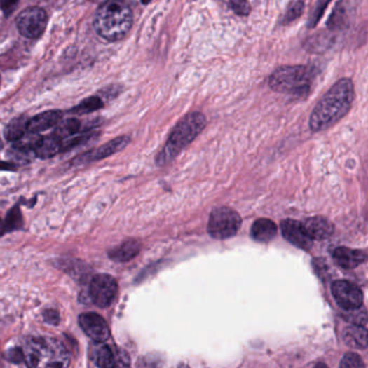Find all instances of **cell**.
Segmentation results:
<instances>
[{
	"mask_svg": "<svg viewBox=\"0 0 368 368\" xmlns=\"http://www.w3.org/2000/svg\"><path fill=\"white\" fill-rule=\"evenodd\" d=\"M354 101V86L350 78H343L320 100L310 117L312 132H321L335 125L347 115Z\"/></svg>",
	"mask_w": 368,
	"mask_h": 368,
	"instance_id": "cell-1",
	"label": "cell"
},
{
	"mask_svg": "<svg viewBox=\"0 0 368 368\" xmlns=\"http://www.w3.org/2000/svg\"><path fill=\"white\" fill-rule=\"evenodd\" d=\"M133 24V15L125 0H107L102 4L95 15L94 26L100 36L108 41L125 37Z\"/></svg>",
	"mask_w": 368,
	"mask_h": 368,
	"instance_id": "cell-2",
	"label": "cell"
},
{
	"mask_svg": "<svg viewBox=\"0 0 368 368\" xmlns=\"http://www.w3.org/2000/svg\"><path fill=\"white\" fill-rule=\"evenodd\" d=\"M207 125V118L201 113H191L186 116L174 128L165 147L158 155L157 165H165L177 157Z\"/></svg>",
	"mask_w": 368,
	"mask_h": 368,
	"instance_id": "cell-3",
	"label": "cell"
},
{
	"mask_svg": "<svg viewBox=\"0 0 368 368\" xmlns=\"http://www.w3.org/2000/svg\"><path fill=\"white\" fill-rule=\"evenodd\" d=\"M24 362L29 367H66L69 365L67 350L59 340L33 338L23 348Z\"/></svg>",
	"mask_w": 368,
	"mask_h": 368,
	"instance_id": "cell-4",
	"label": "cell"
},
{
	"mask_svg": "<svg viewBox=\"0 0 368 368\" xmlns=\"http://www.w3.org/2000/svg\"><path fill=\"white\" fill-rule=\"evenodd\" d=\"M312 79L313 75L307 66H281L270 76L269 87L279 93L304 97L309 93Z\"/></svg>",
	"mask_w": 368,
	"mask_h": 368,
	"instance_id": "cell-5",
	"label": "cell"
},
{
	"mask_svg": "<svg viewBox=\"0 0 368 368\" xmlns=\"http://www.w3.org/2000/svg\"><path fill=\"white\" fill-rule=\"evenodd\" d=\"M242 225L239 213L230 207H217L210 215L207 231L214 239L226 240L235 237Z\"/></svg>",
	"mask_w": 368,
	"mask_h": 368,
	"instance_id": "cell-6",
	"label": "cell"
},
{
	"mask_svg": "<svg viewBox=\"0 0 368 368\" xmlns=\"http://www.w3.org/2000/svg\"><path fill=\"white\" fill-rule=\"evenodd\" d=\"M48 23L47 13L39 7H29L23 10L17 19L18 29L24 37H40L45 32Z\"/></svg>",
	"mask_w": 368,
	"mask_h": 368,
	"instance_id": "cell-7",
	"label": "cell"
},
{
	"mask_svg": "<svg viewBox=\"0 0 368 368\" xmlns=\"http://www.w3.org/2000/svg\"><path fill=\"white\" fill-rule=\"evenodd\" d=\"M117 292V282L111 275H94L90 281V299L97 307H109L115 299Z\"/></svg>",
	"mask_w": 368,
	"mask_h": 368,
	"instance_id": "cell-8",
	"label": "cell"
},
{
	"mask_svg": "<svg viewBox=\"0 0 368 368\" xmlns=\"http://www.w3.org/2000/svg\"><path fill=\"white\" fill-rule=\"evenodd\" d=\"M332 293L336 303L343 310H354L363 305V293L359 286L352 282L339 280L332 285Z\"/></svg>",
	"mask_w": 368,
	"mask_h": 368,
	"instance_id": "cell-9",
	"label": "cell"
},
{
	"mask_svg": "<svg viewBox=\"0 0 368 368\" xmlns=\"http://www.w3.org/2000/svg\"><path fill=\"white\" fill-rule=\"evenodd\" d=\"M80 327L95 343H105L111 331L105 320L95 312H85L78 318Z\"/></svg>",
	"mask_w": 368,
	"mask_h": 368,
	"instance_id": "cell-10",
	"label": "cell"
},
{
	"mask_svg": "<svg viewBox=\"0 0 368 368\" xmlns=\"http://www.w3.org/2000/svg\"><path fill=\"white\" fill-rule=\"evenodd\" d=\"M281 231L287 241L304 251H309L313 245V241L308 237L301 222L285 219L281 223Z\"/></svg>",
	"mask_w": 368,
	"mask_h": 368,
	"instance_id": "cell-11",
	"label": "cell"
},
{
	"mask_svg": "<svg viewBox=\"0 0 368 368\" xmlns=\"http://www.w3.org/2000/svg\"><path fill=\"white\" fill-rule=\"evenodd\" d=\"M97 346V350L94 352L95 363L99 367L111 368L115 366H129L130 357L125 350H116L114 351L113 348L109 346L103 345Z\"/></svg>",
	"mask_w": 368,
	"mask_h": 368,
	"instance_id": "cell-12",
	"label": "cell"
},
{
	"mask_svg": "<svg viewBox=\"0 0 368 368\" xmlns=\"http://www.w3.org/2000/svg\"><path fill=\"white\" fill-rule=\"evenodd\" d=\"M129 143V136H120V137H117L113 141L108 142L107 144L101 146L97 149H94V151L77 158L75 160L76 163L80 165L83 162L99 161V160L105 159V158L109 157L114 154L119 153L122 149H125Z\"/></svg>",
	"mask_w": 368,
	"mask_h": 368,
	"instance_id": "cell-13",
	"label": "cell"
},
{
	"mask_svg": "<svg viewBox=\"0 0 368 368\" xmlns=\"http://www.w3.org/2000/svg\"><path fill=\"white\" fill-rule=\"evenodd\" d=\"M301 224H303L306 233L312 241L327 239L334 233L333 224L329 218L323 217V216H313V217L307 218Z\"/></svg>",
	"mask_w": 368,
	"mask_h": 368,
	"instance_id": "cell-14",
	"label": "cell"
},
{
	"mask_svg": "<svg viewBox=\"0 0 368 368\" xmlns=\"http://www.w3.org/2000/svg\"><path fill=\"white\" fill-rule=\"evenodd\" d=\"M333 257L336 263L343 269H354L366 261V254L364 252L345 247L334 250Z\"/></svg>",
	"mask_w": 368,
	"mask_h": 368,
	"instance_id": "cell-15",
	"label": "cell"
},
{
	"mask_svg": "<svg viewBox=\"0 0 368 368\" xmlns=\"http://www.w3.org/2000/svg\"><path fill=\"white\" fill-rule=\"evenodd\" d=\"M62 120V113L57 111H46L29 120L27 131L40 133L55 127Z\"/></svg>",
	"mask_w": 368,
	"mask_h": 368,
	"instance_id": "cell-16",
	"label": "cell"
},
{
	"mask_svg": "<svg viewBox=\"0 0 368 368\" xmlns=\"http://www.w3.org/2000/svg\"><path fill=\"white\" fill-rule=\"evenodd\" d=\"M278 227L271 219L261 218L252 226L251 236L253 240L261 243H267L277 237Z\"/></svg>",
	"mask_w": 368,
	"mask_h": 368,
	"instance_id": "cell-17",
	"label": "cell"
},
{
	"mask_svg": "<svg viewBox=\"0 0 368 368\" xmlns=\"http://www.w3.org/2000/svg\"><path fill=\"white\" fill-rule=\"evenodd\" d=\"M139 251H141V243L137 240H128L120 244L119 247L108 252V256L116 263H125L133 259Z\"/></svg>",
	"mask_w": 368,
	"mask_h": 368,
	"instance_id": "cell-18",
	"label": "cell"
},
{
	"mask_svg": "<svg viewBox=\"0 0 368 368\" xmlns=\"http://www.w3.org/2000/svg\"><path fill=\"white\" fill-rule=\"evenodd\" d=\"M343 340L348 347L353 349H366L367 348V332L364 326L351 325L343 329Z\"/></svg>",
	"mask_w": 368,
	"mask_h": 368,
	"instance_id": "cell-19",
	"label": "cell"
},
{
	"mask_svg": "<svg viewBox=\"0 0 368 368\" xmlns=\"http://www.w3.org/2000/svg\"><path fill=\"white\" fill-rule=\"evenodd\" d=\"M62 151V141L57 139V136L51 135L47 137H43L40 141L39 145L36 147L35 153L36 157L40 159H49L53 156L59 154Z\"/></svg>",
	"mask_w": 368,
	"mask_h": 368,
	"instance_id": "cell-20",
	"label": "cell"
},
{
	"mask_svg": "<svg viewBox=\"0 0 368 368\" xmlns=\"http://www.w3.org/2000/svg\"><path fill=\"white\" fill-rule=\"evenodd\" d=\"M29 120L25 116L15 118L8 123L5 129V137L7 141L15 142L27 132Z\"/></svg>",
	"mask_w": 368,
	"mask_h": 368,
	"instance_id": "cell-21",
	"label": "cell"
},
{
	"mask_svg": "<svg viewBox=\"0 0 368 368\" xmlns=\"http://www.w3.org/2000/svg\"><path fill=\"white\" fill-rule=\"evenodd\" d=\"M61 268H63V270L68 272V275H71L74 279L79 282L87 281L89 279L90 273H91L89 266L78 261H63Z\"/></svg>",
	"mask_w": 368,
	"mask_h": 368,
	"instance_id": "cell-22",
	"label": "cell"
},
{
	"mask_svg": "<svg viewBox=\"0 0 368 368\" xmlns=\"http://www.w3.org/2000/svg\"><path fill=\"white\" fill-rule=\"evenodd\" d=\"M80 125L79 120L77 119H67L65 121H60L57 125H55V130H54L53 135L57 136V139H61L62 142L65 139H69L71 136L75 135L79 132Z\"/></svg>",
	"mask_w": 368,
	"mask_h": 368,
	"instance_id": "cell-23",
	"label": "cell"
},
{
	"mask_svg": "<svg viewBox=\"0 0 368 368\" xmlns=\"http://www.w3.org/2000/svg\"><path fill=\"white\" fill-rule=\"evenodd\" d=\"M348 25L347 11H346L345 5L343 4V0L336 6L335 10L332 13L327 26L333 31H341L346 29Z\"/></svg>",
	"mask_w": 368,
	"mask_h": 368,
	"instance_id": "cell-24",
	"label": "cell"
},
{
	"mask_svg": "<svg viewBox=\"0 0 368 368\" xmlns=\"http://www.w3.org/2000/svg\"><path fill=\"white\" fill-rule=\"evenodd\" d=\"M41 139L43 137L39 135V133L27 131L18 141L13 142L15 143L13 147L21 149V151H35L36 147L39 145Z\"/></svg>",
	"mask_w": 368,
	"mask_h": 368,
	"instance_id": "cell-25",
	"label": "cell"
},
{
	"mask_svg": "<svg viewBox=\"0 0 368 368\" xmlns=\"http://www.w3.org/2000/svg\"><path fill=\"white\" fill-rule=\"evenodd\" d=\"M102 107H103V102H102V100L97 97H92L81 102L79 105L74 107L71 111L73 114H77V115H85V114L97 111V109Z\"/></svg>",
	"mask_w": 368,
	"mask_h": 368,
	"instance_id": "cell-26",
	"label": "cell"
},
{
	"mask_svg": "<svg viewBox=\"0 0 368 368\" xmlns=\"http://www.w3.org/2000/svg\"><path fill=\"white\" fill-rule=\"evenodd\" d=\"M332 38L329 35H315L313 37L307 40L306 43V49L309 51L320 52L324 51L331 46Z\"/></svg>",
	"mask_w": 368,
	"mask_h": 368,
	"instance_id": "cell-27",
	"label": "cell"
},
{
	"mask_svg": "<svg viewBox=\"0 0 368 368\" xmlns=\"http://www.w3.org/2000/svg\"><path fill=\"white\" fill-rule=\"evenodd\" d=\"M6 228L7 230H17L23 226V216L19 207H12L6 217Z\"/></svg>",
	"mask_w": 368,
	"mask_h": 368,
	"instance_id": "cell-28",
	"label": "cell"
},
{
	"mask_svg": "<svg viewBox=\"0 0 368 368\" xmlns=\"http://www.w3.org/2000/svg\"><path fill=\"white\" fill-rule=\"evenodd\" d=\"M331 1L332 0H318L317 5H315V9L312 11L311 17H310L309 22H308V26H309L310 29H313L319 23L320 20L323 17L326 8L329 7Z\"/></svg>",
	"mask_w": 368,
	"mask_h": 368,
	"instance_id": "cell-29",
	"label": "cell"
},
{
	"mask_svg": "<svg viewBox=\"0 0 368 368\" xmlns=\"http://www.w3.org/2000/svg\"><path fill=\"white\" fill-rule=\"evenodd\" d=\"M348 313L343 315L346 320L353 325L364 326L365 327L366 323H367V318H366V311H360V308L354 310H347Z\"/></svg>",
	"mask_w": 368,
	"mask_h": 368,
	"instance_id": "cell-30",
	"label": "cell"
},
{
	"mask_svg": "<svg viewBox=\"0 0 368 368\" xmlns=\"http://www.w3.org/2000/svg\"><path fill=\"white\" fill-rule=\"evenodd\" d=\"M304 8H305V5H304V3L301 1V0H298V1L294 3L293 5L289 8L287 12H286L285 17H284L283 23H291V22L295 21L297 18L301 17V15H303Z\"/></svg>",
	"mask_w": 368,
	"mask_h": 368,
	"instance_id": "cell-31",
	"label": "cell"
},
{
	"mask_svg": "<svg viewBox=\"0 0 368 368\" xmlns=\"http://www.w3.org/2000/svg\"><path fill=\"white\" fill-rule=\"evenodd\" d=\"M8 157L13 161L19 162V163H26V162L31 161L34 157H36V155L34 151H21V149L13 147L11 151H9Z\"/></svg>",
	"mask_w": 368,
	"mask_h": 368,
	"instance_id": "cell-32",
	"label": "cell"
},
{
	"mask_svg": "<svg viewBox=\"0 0 368 368\" xmlns=\"http://www.w3.org/2000/svg\"><path fill=\"white\" fill-rule=\"evenodd\" d=\"M340 367L343 368H360L365 367V364L362 361L361 357L357 355V353H350L346 354L343 357V361L340 363Z\"/></svg>",
	"mask_w": 368,
	"mask_h": 368,
	"instance_id": "cell-33",
	"label": "cell"
},
{
	"mask_svg": "<svg viewBox=\"0 0 368 368\" xmlns=\"http://www.w3.org/2000/svg\"><path fill=\"white\" fill-rule=\"evenodd\" d=\"M230 7L242 17H247L251 13V5L247 0H230Z\"/></svg>",
	"mask_w": 368,
	"mask_h": 368,
	"instance_id": "cell-34",
	"label": "cell"
},
{
	"mask_svg": "<svg viewBox=\"0 0 368 368\" xmlns=\"http://www.w3.org/2000/svg\"><path fill=\"white\" fill-rule=\"evenodd\" d=\"M7 359L8 361L11 362V363H22V362H24L23 349H20V348H11V349L8 350Z\"/></svg>",
	"mask_w": 368,
	"mask_h": 368,
	"instance_id": "cell-35",
	"label": "cell"
},
{
	"mask_svg": "<svg viewBox=\"0 0 368 368\" xmlns=\"http://www.w3.org/2000/svg\"><path fill=\"white\" fill-rule=\"evenodd\" d=\"M43 319L47 323L52 324V325H57L60 323L59 312L52 309L46 310L43 312Z\"/></svg>",
	"mask_w": 368,
	"mask_h": 368,
	"instance_id": "cell-36",
	"label": "cell"
},
{
	"mask_svg": "<svg viewBox=\"0 0 368 368\" xmlns=\"http://www.w3.org/2000/svg\"><path fill=\"white\" fill-rule=\"evenodd\" d=\"M19 0H0V8L5 12L6 15H9L17 6Z\"/></svg>",
	"mask_w": 368,
	"mask_h": 368,
	"instance_id": "cell-37",
	"label": "cell"
},
{
	"mask_svg": "<svg viewBox=\"0 0 368 368\" xmlns=\"http://www.w3.org/2000/svg\"><path fill=\"white\" fill-rule=\"evenodd\" d=\"M17 169L11 162L0 161V170L1 171H15Z\"/></svg>",
	"mask_w": 368,
	"mask_h": 368,
	"instance_id": "cell-38",
	"label": "cell"
},
{
	"mask_svg": "<svg viewBox=\"0 0 368 368\" xmlns=\"http://www.w3.org/2000/svg\"><path fill=\"white\" fill-rule=\"evenodd\" d=\"M6 230H7V228H6V224L4 223V222L1 221V218H0V236L4 235Z\"/></svg>",
	"mask_w": 368,
	"mask_h": 368,
	"instance_id": "cell-39",
	"label": "cell"
},
{
	"mask_svg": "<svg viewBox=\"0 0 368 368\" xmlns=\"http://www.w3.org/2000/svg\"><path fill=\"white\" fill-rule=\"evenodd\" d=\"M92 1H93V3H100L102 5V4L105 3L107 0H92Z\"/></svg>",
	"mask_w": 368,
	"mask_h": 368,
	"instance_id": "cell-40",
	"label": "cell"
},
{
	"mask_svg": "<svg viewBox=\"0 0 368 368\" xmlns=\"http://www.w3.org/2000/svg\"><path fill=\"white\" fill-rule=\"evenodd\" d=\"M151 0H142V3L145 4V5H146V4L151 3Z\"/></svg>",
	"mask_w": 368,
	"mask_h": 368,
	"instance_id": "cell-41",
	"label": "cell"
},
{
	"mask_svg": "<svg viewBox=\"0 0 368 368\" xmlns=\"http://www.w3.org/2000/svg\"><path fill=\"white\" fill-rule=\"evenodd\" d=\"M3 147V142L0 139V148Z\"/></svg>",
	"mask_w": 368,
	"mask_h": 368,
	"instance_id": "cell-42",
	"label": "cell"
}]
</instances>
